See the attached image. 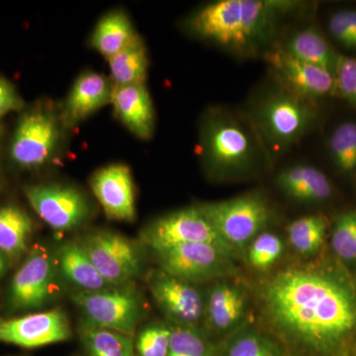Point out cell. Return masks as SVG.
Listing matches in <instances>:
<instances>
[{"label": "cell", "mask_w": 356, "mask_h": 356, "mask_svg": "<svg viewBox=\"0 0 356 356\" xmlns=\"http://www.w3.org/2000/svg\"><path fill=\"white\" fill-rule=\"evenodd\" d=\"M329 31L332 38L348 49H356L355 26L351 10H341L332 14L329 21Z\"/></svg>", "instance_id": "35"}, {"label": "cell", "mask_w": 356, "mask_h": 356, "mask_svg": "<svg viewBox=\"0 0 356 356\" xmlns=\"http://www.w3.org/2000/svg\"><path fill=\"white\" fill-rule=\"evenodd\" d=\"M298 6L280 0H220L191 14L185 27L199 39L248 55L268 43L282 16Z\"/></svg>", "instance_id": "2"}, {"label": "cell", "mask_w": 356, "mask_h": 356, "mask_svg": "<svg viewBox=\"0 0 356 356\" xmlns=\"http://www.w3.org/2000/svg\"><path fill=\"white\" fill-rule=\"evenodd\" d=\"M284 49L293 57L336 74L339 55L316 28L307 27L295 33Z\"/></svg>", "instance_id": "22"}, {"label": "cell", "mask_w": 356, "mask_h": 356, "mask_svg": "<svg viewBox=\"0 0 356 356\" xmlns=\"http://www.w3.org/2000/svg\"><path fill=\"white\" fill-rule=\"evenodd\" d=\"M24 191L33 210L56 231L77 228L88 221L90 215L88 199L70 185H29Z\"/></svg>", "instance_id": "10"}, {"label": "cell", "mask_w": 356, "mask_h": 356, "mask_svg": "<svg viewBox=\"0 0 356 356\" xmlns=\"http://www.w3.org/2000/svg\"><path fill=\"white\" fill-rule=\"evenodd\" d=\"M33 222L24 210L15 205L0 207V252L18 259L28 247Z\"/></svg>", "instance_id": "24"}, {"label": "cell", "mask_w": 356, "mask_h": 356, "mask_svg": "<svg viewBox=\"0 0 356 356\" xmlns=\"http://www.w3.org/2000/svg\"><path fill=\"white\" fill-rule=\"evenodd\" d=\"M163 273L185 282H200L221 275L232 255L208 243H185L156 252Z\"/></svg>", "instance_id": "12"}, {"label": "cell", "mask_w": 356, "mask_h": 356, "mask_svg": "<svg viewBox=\"0 0 356 356\" xmlns=\"http://www.w3.org/2000/svg\"><path fill=\"white\" fill-rule=\"evenodd\" d=\"M215 346L189 325L172 329L168 356H215Z\"/></svg>", "instance_id": "29"}, {"label": "cell", "mask_w": 356, "mask_h": 356, "mask_svg": "<svg viewBox=\"0 0 356 356\" xmlns=\"http://www.w3.org/2000/svg\"><path fill=\"white\" fill-rule=\"evenodd\" d=\"M277 185L285 193L303 202H322L331 197L329 178L311 165H297L281 172Z\"/></svg>", "instance_id": "19"}, {"label": "cell", "mask_w": 356, "mask_h": 356, "mask_svg": "<svg viewBox=\"0 0 356 356\" xmlns=\"http://www.w3.org/2000/svg\"><path fill=\"white\" fill-rule=\"evenodd\" d=\"M79 243L109 286H125L139 276L142 267L139 252L120 234L93 232Z\"/></svg>", "instance_id": "9"}, {"label": "cell", "mask_w": 356, "mask_h": 356, "mask_svg": "<svg viewBox=\"0 0 356 356\" xmlns=\"http://www.w3.org/2000/svg\"><path fill=\"white\" fill-rule=\"evenodd\" d=\"M72 298L89 324L133 337L142 314L139 295L133 288L125 285L79 291Z\"/></svg>", "instance_id": "8"}, {"label": "cell", "mask_w": 356, "mask_h": 356, "mask_svg": "<svg viewBox=\"0 0 356 356\" xmlns=\"http://www.w3.org/2000/svg\"><path fill=\"white\" fill-rule=\"evenodd\" d=\"M149 289L159 306L177 322L189 325L202 317V297L191 283L161 271L149 280Z\"/></svg>", "instance_id": "17"}, {"label": "cell", "mask_w": 356, "mask_h": 356, "mask_svg": "<svg viewBox=\"0 0 356 356\" xmlns=\"http://www.w3.org/2000/svg\"><path fill=\"white\" fill-rule=\"evenodd\" d=\"M55 264L46 248H35L30 252L9 288L11 310H34L48 303L53 293Z\"/></svg>", "instance_id": "13"}, {"label": "cell", "mask_w": 356, "mask_h": 356, "mask_svg": "<svg viewBox=\"0 0 356 356\" xmlns=\"http://www.w3.org/2000/svg\"><path fill=\"white\" fill-rule=\"evenodd\" d=\"M327 221L324 217L312 215L300 218L288 227L289 242L302 254L317 252L324 242Z\"/></svg>", "instance_id": "27"}, {"label": "cell", "mask_w": 356, "mask_h": 356, "mask_svg": "<svg viewBox=\"0 0 356 356\" xmlns=\"http://www.w3.org/2000/svg\"><path fill=\"white\" fill-rule=\"evenodd\" d=\"M70 336V321L62 309L0 320V343L21 348H41L67 341Z\"/></svg>", "instance_id": "14"}, {"label": "cell", "mask_w": 356, "mask_h": 356, "mask_svg": "<svg viewBox=\"0 0 356 356\" xmlns=\"http://www.w3.org/2000/svg\"><path fill=\"white\" fill-rule=\"evenodd\" d=\"M138 36L127 14L117 9L105 14L96 24L90 44L95 51L109 60Z\"/></svg>", "instance_id": "21"}, {"label": "cell", "mask_w": 356, "mask_h": 356, "mask_svg": "<svg viewBox=\"0 0 356 356\" xmlns=\"http://www.w3.org/2000/svg\"><path fill=\"white\" fill-rule=\"evenodd\" d=\"M114 86L110 77L95 72H86L77 77L65 99L60 121L72 128L98 110L111 104Z\"/></svg>", "instance_id": "16"}, {"label": "cell", "mask_w": 356, "mask_h": 356, "mask_svg": "<svg viewBox=\"0 0 356 356\" xmlns=\"http://www.w3.org/2000/svg\"><path fill=\"white\" fill-rule=\"evenodd\" d=\"M88 356H136L133 337L83 322L79 327Z\"/></svg>", "instance_id": "26"}, {"label": "cell", "mask_w": 356, "mask_h": 356, "mask_svg": "<svg viewBox=\"0 0 356 356\" xmlns=\"http://www.w3.org/2000/svg\"><path fill=\"white\" fill-rule=\"evenodd\" d=\"M6 261H4V257H2V254H0V276L3 274L4 271H6Z\"/></svg>", "instance_id": "37"}, {"label": "cell", "mask_w": 356, "mask_h": 356, "mask_svg": "<svg viewBox=\"0 0 356 356\" xmlns=\"http://www.w3.org/2000/svg\"><path fill=\"white\" fill-rule=\"evenodd\" d=\"M110 79L114 86L145 84L149 69L146 46L138 36L132 43L109 58Z\"/></svg>", "instance_id": "23"}, {"label": "cell", "mask_w": 356, "mask_h": 356, "mask_svg": "<svg viewBox=\"0 0 356 356\" xmlns=\"http://www.w3.org/2000/svg\"><path fill=\"white\" fill-rule=\"evenodd\" d=\"M332 161L343 172L356 170V122L341 124L329 143Z\"/></svg>", "instance_id": "28"}, {"label": "cell", "mask_w": 356, "mask_h": 356, "mask_svg": "<svg viewBox=\"0 0 356 356\" xmlns=\"http://www.w3.org/2000/svg\"><path fill=\"white\" fill-rule=\"evenodd\" d=\"M23 106L24 102L13 84L0 76V119L10 112L19 111Z\"/></svg>", "instance_id": "36"}, {"label": "cell", "mask_w": 356, "mask_h": 356, "mask_svg": "<svg viewBox=\"0 0 356 356\" xmlns=\"http://www.w3.org/2000/svg\"><path fill=\"white\" fill-rule=\"evenodd\" d=\"M218 234L236 250L252 242L271 219V210L257 194L199 206Z\"/></svg>", "instance_id": "4"}, {"label": "cell", "mask_w": 356, "mask_h": 356, "mask_svg": "<svg viewBox=\"0 0 356 356\" xmlns=\"http://www.w3.org/2000/svg\"><path fill=\"white\" fill-rule=\"evenodd\" d=\"M283 252L280 236L271 233L259 234L248 248V259L252 266L264 269L273 266Z\"/></svg>", "instance_id": "32"}, {"label": "cell", "mask_w": 356, "mask_h": 356, "mask_svg": "<svg viewBox=\"0 0 356 356\" xmlns=\"http://www.w3.org/2000/svg\"><path fill=\"white\" fill-rule=\"evenodd\" d=\"M355 356H356V350H355Z\"/></svg>", "instance_id": "39"}, {"label": "cell", "mask_w": 356, "mask_h": 356, "mask_svg": "<svg viewBox=\"0 0 356 356\" xmlns=\"http://www.w3.org/2000/svg\"><path fill=\"white\" fill-rule=\"evenodd\" d=\"M114 113L140 140H149L154 131L153 102L146 84L114 86L111 100Z\"/></svg>", "instance_id": "18"}, {"label": "cell", "mask_w": 356, "mask_h": 356, "mask_svg": "<svg viewBox=\"0 0 356 356\" xmlns=\"http://www.w3.org/2000/svg\"><path fill=\"white\" fill-rule=\"evenodd\" d=\"M63 127L60 115L49 107L28 110L20 117L10 144V158L19 168H41L53 158Z\"/></svg>", "instance_id": "5"}, {"label": "cell", "mask_w": 356, "mask_h": 356, "mask_svg": "<svg viewBox=\"0 0 356 356\" xmlns=\"http://www.w3.org/2000/svg\"><path fill=\"white\" fill-rule=\"evenodd\" d=\"M90 187L109 219L135 221V187L127 165L113 163L100 168L91 177Z\"/></svg>", "instance_id": "15"}, {"label": "cell", "mask_w": 356, "mask_h": 356, "mask_svg": "<svg viewBox=\"0 0 356 356\" xmlns=\"http://www.w3.org/2000/svg\"><path fill=\"white\" fill-rule=\"evenodd\" d=\"M315 117L309 102L282 90L267 96L259 103L254 120L268 144L285 147L308 132Z\"/></svg>", "instance_id": "6"}, {"label": "cell", "mask_w": 356, "mask_h": 356, "mask_svg": "<svg viewBox=\"0 0 356 356\" xmlns=\"http://www.w3.org/2000/svg\"><path fill=\"white\" fill-rule=\"evenodd\" d=\"M267 316L283 334L330 351L356 330V289L343 274L323 267L289 268L264 289Z\"/></svg>", "instance_id": "1"}, {"label": "cell", "mask_w": 356, "mask_h": 356, "mask_svg": "<svg viewBox=\"0 0 356 356\" xmlns=\"http://www.w3.org/2000/svg\"><path fill=\"white\" fill-rule=\"evenodd\" d=\"M264 60L283 90L296 97L309 102L336 91L334 74L293 57L284 48L266 51Z\"/></svg>", "instance_id": "11"}, {"label": "cell", "mask_w": 356, "mask_h": 356, "mask_svg": "<svg viewBox=\"0 0 356 356\" xmlns=\"http://www.w3.org/2000/svg\"><path fill=\"white\" fill-rule=\"evenodd\" d=\"M57 257L62 275L81 291H98L111 287L93 266L81 243H65L58 248Z\"/></svg>", "instance_id": "20"}, {"label": "cell", "mask_w": 356, "mask_h": 356, "mask_svg": "<svg viewBox=\"0 0 356 356\" xmlns=\"http://www.w3.org/2000/svg\"><path fill=\"white\" fill-rule=\"evenodd\" d=\"M245 306V296L241 290L226 283H220L211 290L206 314L215 329L225 331L241 320Z\"/></svg>", "instance_id": "25"}, {"label": "cell", "mask_w": 356, "mask_h": 356, "mask_svg": "<svg viewBox=\"0 0 356 356\" xmlns=\"http://www.w3.org/2000/svg\"><path fill=\"white\" fill-rule=\"evenodd\" d=\"M336 91L356 107V58L339 55L336 70Z\"/></svg>", "instance_id": "34"}, {"label": "cell", "mask_w": 356, "mask_h": 356, "mask_svg": "<svg viewBox=\"0 0 356 356\" xmlns=\"http://www.w3.org/2000/svg\"><path fill=\"white\" fill-rule=\"evenodd\" d=\"M332 247L343 261H356V211H346L337 218L332 232Z\"/></svg>", "instance_id": "31"}, {"label": "cell", "mask_w": 356, "mask_h": 356, "mask_svg": "<svg viewBox=\"0 0 356 356\" xmlns=\"http://www.w3.org/2000/svg\"><path fill=\"white\" fill-rule=\"evenodd\" d=\"M140 236L143 243L156 252L185 243H208L229 255L235 250L224 242L199 206L159 217L147 225Z\"/></svg>", "instance_id": "7"}, {"label": "cell", "mask_w": 356, "mask_h": 356, "mask_svg": "<svg viewBox=\"0 0 356 356\" xmlns=\"http://www.w3.org/2000/svg\"><path fill=\"white\" fill-rule=\"evenodd\" d=\"M172 329L149 325L139 332L136 341L138 356H168Z\"/></svg>", "instance_id": "33"}, {"label": "cell", "mask_w": 356, "mask_h": 356, "mask_svg": "<svg viewBox=\"0 0 356 356\" xmlns=\"http://www.w3.org/2000/svg\"><path fill=\"white\" fill-rule=\"evenodd\" d=\"M224 356H283L277 344L254 331L236 334L229 341Z\"/></svg>", "instance_id": "30"}, {"label": "cell", "mask_w": 356, "mask_h": 356, "mask_svg": "<svg viewBox=\"0 0 356 356\" xmlns=\"http://www.w3.org/2000/svg\"><path fill=\"white\" fill-rule=\"evenodd\" d=\"M351 14H353V26H355V37L356 44V10H351Z\"/></svg>", "instance_id": "38"}, {"label": "cell", "mask_w": 356, "mask_h": 356, "mask_svg": "<svg viewBox=\"0 0 356 356\" xmlns=\"http://www.w3.org/2000/svg\"><path fill=\"white\" fill-rule=\"evenodd\" d=\"M200 156L206 166L219 175L242 172L254 165L257 143L250 131L224 112H212L204 121Z\"/></svg>", "instance_id": "3"}]
</instances>
